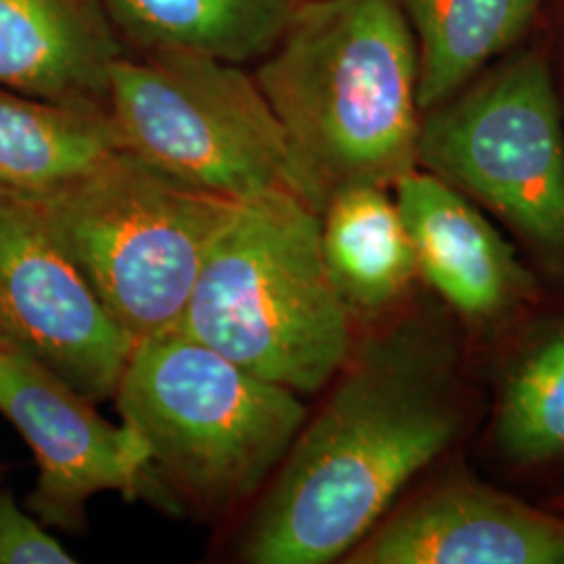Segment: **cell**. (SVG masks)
Masks as SVG:
<instances>
[{
    "mask_svg": "<svg viewBox=\"0 0 564 564\" xmlns=\"http://www.w3.org/2000/svg\"><path fill=\"white\" fill-rule=\"evenodd\" d=\"M449 360L414 326L351 349L242 533L251 564H328L383 521L460 429Z\"/></svg>",
    "mask_w": 564,
    "mask_h": 564,
    "instance_id": "cell-1",
    "label": "cell"
},
{
    "mask_svg": "<svg viewBox=\"0 0 564 564\" xmlns=\"http://www.w3.org/2000/svg\"><path fill=\"white\" fill-rule=\"evenodd\" d=\"M253 76L318 214L345 188H393L416 170L419 51L398 0H302Z\"/></svg>",
    "mask_w": 564,
    "mask_h": 564,
    "instance_id": "cell-2",
    "label": "cell"
},
{
    "mask_svg": "<svg viewBox=\"0 0 564 564\" xmlns=\"http://www.w3.org/2000/svg\"><path fill=\"white\" fill-rule=\"evenodd\" d=\"M178 330L295 393L330 383L354 341L351 314L324 263L321 214L291 191L235 203Z\"/></svg>",
    "mask_w": 564,
    "mask_h": 564,
    "instance_id": "cell-3",
    "label": "cell"
},
{
    "mask_svg": "<svg viewBox=\"0 0 564 564\" xmlns=\"http://www.w3.org/2000/svg\"><path fill=\"white\" fill-rule=\"evenodd\" d=\"M113 400L153 473L205 517L253 500L307 421L300 393L181 330L137 341Z\"/></svg>",
    "mask_w": 564,
    "mask_h": 564,
    "instance_id": "cell-4",
    "label": "cell"
},
{
    "mask_svg": "<svg viewBox=\"0 0 564 564\" xmlns=\"http://www.w3.org/2000/svg\"><path fill=\"white\" fill-rule=\"evenodd\" d=\"M20 197L134 341L178 330L209 242L237 203L128 151Z\"/></svg>",
    "mask_w": 564,
    "mask_h": 564,
    "instance_id": "cell-5",
    "label": "cell"
},
{
    "mask_svg": "<svg viewBox=\"0 0 564 564\" xmlns=\"http://www.w3.org/2000/svg\"><path fill=\"white\" fill-rule=\"evenodd\" d=\"M107 111L121 151L203 193L302 197L281 123L239 63L123 53L109 74Z\"/></svg>",
    "mask_w": 564,
    "mask_h": 564,
    "instance_id": "cell-6",
    "label": "cell"
},
{
    "mask_svg": "<svg viewBox=\"0 0 564 564\" xmlns=\"http://www.w3.org/2000/svg\"><path fill=\"white\" fill-rule=\"evenodd\" d=\"M419 165L564 249V126L542 55L506 61L421 120Z\"/></svg>",
    "mask_w": 564,
    "mask_h": 564,
    "instance_id": "cell-7",
    "label": "cell"
},
{
    "mask_svg": "<svg viewBox=\"0 0 564 564\" xmlns=\"http://www.w3.org/2000/svg\"><path fill=\"white\" fill-rule=\"evenodd\" d=\"M134 345L34 209L0 191V347L102 402L113 400Z\"/></svg>",
    "mask_w": 564,
    "mask_h": 564,
    "instance_id": "cell-8",
    "label": "cell"
},
{
    "mask_svg": "<svg viewBox=\"0 0 564 564\" xmlns=\"http://www.w3.org/2000/svg\"><path fill=\"white\" fill-rule=\"evenodd\" d=\"M95 403L46 366L0 347V414L39 464L25 508L44 527L80 533L95 496L137 500L149 489V445L130 424L102 419Z\"/></svg>",
    "mask_w": 564,
    "mask_h": 564,
    "instance_id": "cell-9",
    "label": "cell"
},
{
    "mask_svg": "<svg viewBox=\"0 0 564 564\" xmlns=\"http://www.w3.org/2000/svg\"><path fill=\"white\" fill-rule=\"evenodd\" d=\"M349 564H564V521L479 485H445L377 524Z\"/></svg>",
    "mask_w": 564,
    "mask_h": 564,
    "instance_id": "cell-10",
    "label": "cell"
},
{
    "mask_svg": "<svg viewBox=\"0 0 564 564\" xmlns=\"http://www.w3.org/2000/svg\"><path fill=\"white\" fill-rule=\"evenodd\" d=\"M419 274L468 318H491L523 286V270L500 232L458 188L412 170L393 186Z\"/></svg>",
    "mask_w": 564,
    "mask_h": 564,
    "instance_id": "cell-11",
    "label": "cell"
},
{
    "mask_svg": "<svg viewBox=\"0 0 564 564\" xmlns=\"http://www.w3.org/2000/svg\"><path fill=\"white\" fill-rule=\"evenodd\" d=\"M101 0H0V86L48 101L107 109L123 55Z\"/></svg>",
    "mask_w": 564,
    "mask_h": 564,
    "instance_id": "cell-12",
    "label": "cell"
},
{
    "mask_svg": "<svg viewBox=\"0 0 564 564\" xmlns=\"http://www.w3.org/2000/svg\"><path fill=\"white\" fill-rule=\"evenodd\" d=\"M302 0H101L118 39L137 55H202L258 63Z\"/></svg>",
    "mask_w": 564,
    "mask_h": 564,
    "instance_id": "cell-13",
    "label": "cell"
},
{
    "mask_svg": "<svg viewBox=\"0 0 564 564\" xmlns=\"http://www.w3.org/2000/svg\"><path fill=\"white\" fill-rule=\"evenodd\" d=\"M321 247L328 276L351 316L383 312L419 274L400 207L381 186L333 195L321 214Z\"/></svg>",
    "mask_w": 564,
    "mask_h": 564,
    "instance_id": "cell-14",
    "label": "cell"
},
{
    "mask_svg": "<svg viewBox=\"0 0 564 564\" xmlns=\"http://www.w3.org/2000/svg\"><path fill=\"white\" fill-rule=\"evenodd\" d=\"M121 151L107 109L48 101L0 86V191L42 193Z\"/></svg>",
    "mask_w": 564,
    "mask_h": 564,
    "instance_id": "cell-15",
    "label": "cell"
},
{
    "mask_svg": "<svg viewBox=\"0 0 564 564\" xmlns=\"http://www.w3.org/2000/svg\"><path fill=\"white\" fill-rule=\"evenodd\" d=\"M419 51V107L475 80L523 36L542 0H398Z\"/></svg>",
    "mask_w": 564,
    "mask_h": 564,
    "instance_id": "cell-16",
    "label": "cell"
},
{
    "mask_svg": "<svg viewBox=\"0 0 564 564\" xmlns=\"http://www.w3.org/2000/svg\"><path fill=\"white\" fill-rule=\"evenodd\" d=\"M496 440L517 463L564 454V330L542 343L506 383Z\"/></svg>",
    "mask_w": 564,
    "mask_h": 564,
    "instance_id": "cell-17",
    "label": "cell"
},
{
    "mask_svg": "<svg viewBox=\"0 0 564 564\" xmlns=\"http://www.w3.org/2000/svg\"><path fill=\"white\" fill-rule=\"evenodd\" d=\"M74 563V554L18 505L13 491H0V564Z\"/></svg>",
    "mask_w": 564,
    "mask_h": 564,
    "instance_id": "cell-18",
    "label": "cell"
}]
</instances>
